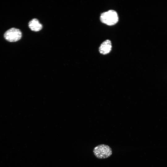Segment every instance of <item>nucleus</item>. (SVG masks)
Returning <instances> with one entry per match:
<instances>
[{
    "label": "nucleus",
    "mask_w": 167,
    "mask_h": 167,
    "mask_svg": "<svg viewBox=\"0 0 167 167\" xmlns=\"http://www.w3.org/2000/svg\"><path fill=\"white\" fill-rule=\"evenodd\" d=\"M100 19L102 23L109 26L116 24L118 21V14L115 11L109 10L101 14Z\"/></svg>",
    "instance_id": "1"
},
{
    "label": "nucleus",
    "mask_w": 167,
    "mask_h": 167,
    "mask_svg": "<svg viewBox=\"0 0 167 167\" xmlns=\"http://www.w3.org/2000/svg\"><path fill=\"white\" fill-rule=\"evenodd\" d=\"M95 156L100 159H105L110 156L112 152L111 148L108 145L101 144L95 147L93 150Z\"/></svg>",
    "instance_id": "2"
},
{
    "label": "nucleus",
    "mask_w": 167,
    "mask_h": 167,
    "mask_svg": "<svg viewBox=\"0 0 167 167\" xmlns=\"http://www.w3.org/2000/svg\"><path fill=\"white\" fill-rule=\"evenodd\" d=\"M28 26L32 31L35 32L39 31L42 28V25L36 19H33L30 21L28 23Z\"/></svg>",
    "instance_id": "5"
},
{
    "label": "nucleus",
    "mask_w": 167,
    "mask_h": 167,
    "mask_svg": "<svg viewBox=\"0 0 167 167\" xmlns=\"http://www.w3.org/2000/svg\"><path fill=\"white\" fill-rule=\"evenodd\" d=\"M112 44L109 40H106L103 41L99 47V52L101 54H106L111 51Z\"/></svg>",
    "instance_id": "4"
},
{
    "label": "nucleus",
    "mask_w": 167,
    "mask_h": 167,
    "mask_svg": "<svg viewBox=\"0 0 167 167\" xmlns=\"http://www.w3.org/2000/svg\"><path fill=\"white\" fill-rule=\"evenodd\" d=\"M22 34L19 29L11 28L7 30L4 34L5 38L11 42H16L20 40L22 37Z\"/></svg>",
    "instance_id": "3"
}]
</instances>
